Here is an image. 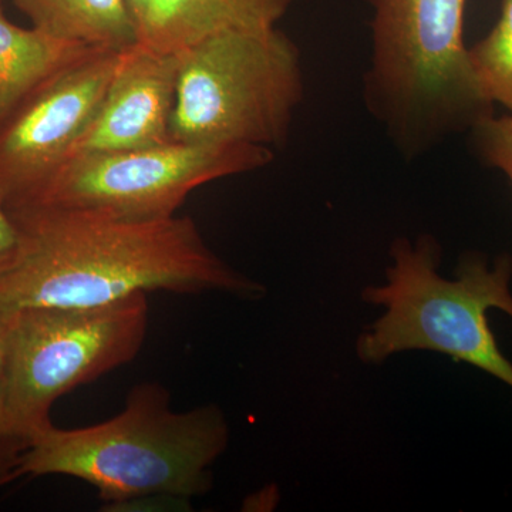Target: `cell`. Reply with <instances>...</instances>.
Listing matches in <instances>:
<instances>
[{"mask_svg":"<svg viewBox=\"0 0 512 512\" xmlns=\"http://www.w3.org/2000/svg\"><path fill=\"white\" fill-rule=\"evenodd\" d=\"M8 208L20 231L18 255L0 275V303L10 308H96L160 291L264 292L211 251L190 217Z\"/></svg>","mask_w":512,"mask_h":512,"instance_id":"obj_1","label":"cell"},{"mask_svg":"<svg viewBox=\"0 0 512 512\" xmlns=\"http://www.w3.org/2000/svg\"><path fill=\"white\" fill-rule=\"evenodd\" d=\"M228 440L227 419L217 406L177 412L165 387L146 382L128 393L113 419L69 430L52 423L39 431L20 458L16 481L77 478L111 508L158 494L192 500L210 491L211 467Z\"/></svg>","mask_w":512,"mask_h":512,"instance_id":"obj_2","label":"cell"},{"mask_svg":"<svg viewBox=\"0 0 512 512\" xmlns=\"http://www.w3.org/2000/svg\"><path fill=\"white\" fill-rule=\"evenodd\" d=\"M467 0H370L367 107L412 158L494 116L464 45Z\"/></svg>","mask_w":512,"mask_h":512,"instance_id":"obj_3","label":"cell"},{"mask_svg":"<svg viewBox=\"0 0 512 512\" xmlns=\"http://www.w3.org/2000/svg\"><path fill=\"white\" fill-rule=\"evenodd\" d=\"M387 284L367 288L369 303L386 313L359 339L365 362H382L404 350H433L483 370L512 389V363L498 348L487 313L500 309L512 319V258L493 265L480 254L463 256L456 278L439 275L440 248L430 237L392 248Z\"/></svg>","mask_w":512,"mask_h":512,"instance_id":"obj_4","label":"cell"},{"mask_svg":"<svg viewBox=\"0 0 512 512\" xmlns=\"http://www.w3.org/2000/svg\"><path fill=\"white\" fill-rule=\"evenodd\" d=\"M171 141L284 143L303 97L298 47L274 28L231 29L177 53Z\"/></svg>","mask_w":512,"mask_h":512,"instance_id":"obj_5","label":"cell"},{"mask_svg":"<svg viewBox=\"0 0 512 512\" xmlns=\"http://www.w3.org/2000/svg\"><path fill=\"white\" fill-rule=\"evenodd\" d=\"M148 320L146 293L96 308L18 309L0 384L19 430L32 441L60 397L136 359Z\"/></svg>","mask_w":512,"mask_h":512,"instance_id":"obj_6","label":"cell"},{"mask_svg":"<svg viewBox=\"0 0 512 512\" xmlns=\"http://www.w3.org/2000/svg\"><path fill=\"white\" fill-rule=\"evenodd\" d=\"M274 160L272 148L168 141L137 150L74 156L8 207L93 211L133 220L174 217L188 195Z\"/></svg>","mask_w":512,"mask_h":512,"instance_id":"obj_7","label":"cell"},{"mask_svg":"<svg viewBox=\"0 0 512 512\" xmlns=\"http://www.w3.org/2000/svg\"><path fill=\"white\" fill-rule=\"evenodd\" d=\"M123 50L97 49L47 77L0 116V197L18 200L72 154Z\"/></svg>","mask_w":512,"mask_h":512,"instance_id":"obj_8","label":"cell"},{"mask_svg":"<svg viewBox=\"0 0 512 512\" xmlns=\"http://www.w3.org/2000/svg\"><path fill=\"white\" fill-rule=\"evenodd\" d=\"M177 72V53L158 52L141 42L124 49L96 113L69 158L171 141Z\"/></svg>","mask_w":512,"mask_h":512,"instance_id":"obj_9","label":"cell"},{"mask_svg":"<svg viewBox=\"0 0 512 512\" xmlns=\"http://www.w3.org/2000/svg\"><path fill=\"white\" fill-rule=\"evenodd\" d=\"M291 5L292 0H147L140 42L178 53L224 30L274 28Z\"/></svg>","mask_w":512,"mask_h":512,"instance_id":"obj_10","label":"cell"},{"mask_svg":"<svg viewBox=\"0 0 512 512\" xmlns=\"http://www.w3.org/2000/svg\"><path fill=\"white\" fill-rule=\"evenodd\" d=\"M13 5L33 28L63 42L110 50L140 42L127 0H13Z\"/></svg>","mask_w":512,"mask_h":512,"instance_id":"obj_11","label":"cell"},{"mask_svg":"<svg viewBox=\"0 0 512 512\" xmlns=\"http://www.w3.org/2000/svg\"><path fill=\"white\" fill-rule=\"evenodd\" d=\"M46 35L36 28H20L10 22L0 5V116L35 89L76 60L93 52Z\"/></svg>","mask_w":512,"mask_h":512,"instance_id":"obj_12","label":"cell"},{"mask_svg":"<svg viewBox=\"0 0 512 512\" xmlns=\"http://www.w3.org/2000/svg\"><path fill=\"white\" fill-rule=\"evenodd\" d=\"M468 56L485 97L512 113V0H503L500 19Z\"/></svg>","mask_w":512,"mask_h":512,"instance_id":"obj_13","label":"cell"},{"mask_svg":"<svg viewBox=\"0 0 512 512\" xmlns=\"http://www.w3.org/2000/svg\"><path fill=\"white\" fill-rule=\"evenodd\" d=\"M471 133L484 163L503 171L512 184V116L487 117Z\"/></svg>","mask_w":512,"mask_h":512,"instance_id":"obj_14","label":"cell"},{"mask_svg":"<svg viewBox=\"0 0 512 512\" xmlns=\"http://www.w3.org/2000/svg\"><path fill=\"white\" fill-rule=\"evenodd\" d=\"M29 444V437L19 430L10 416L0 384V487L15 483L20 458Z\"/></svg>","mask_w":512,"mask_h":512,"instance_id":"obj_15","label":"cell"},{"mask_svg":"<svg viewBox=\"0 0 512 512\" xmlns=\"http://www.w3.org/2000/svg\"><path fill=\"white\" fill-rule=\"evenodd\" d=\"M20 247V231L8 204L0 197V275L8 271Z\"/></svg>","mask_w":512,"mask_h":512,"instance_id":"obj_16","label":"cell"},{"mask_svg":"<svg viewBox=\"0 0 512 512\" xmlns=\"http://www.w3.org/2000/svg\"><path fill=\"white\" fill-rule=\"evenodd\" d=\"M18 309L0 303V382L5 375L6 360H8L10 335L15 323Z\"/></svg>","mask_w":512,"mask_h":512,"instance_id":"obj_17","label":"cell"},{"mask_svg":"<svg viewBox=\"0 0 512 512\" xmlns=\"http://www.w3.org/2000/svg\"><path fill=\"white\" fill-rule=\"evenodd\" d=\"M131 13L136 19L138 33H140L141 23H143L144 13H146L147 0H127Z\"/></svg>","mask_w":512,"mask_h":512,"instance_id":"obj_18","label":"cell"}]
</instances>
